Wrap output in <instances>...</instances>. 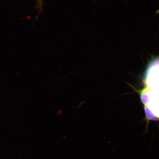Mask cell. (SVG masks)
<instances>
[{
  "label": "cell",
  "instance_id": "cell-1",
  "mask_svg": "<svg viewBox=\"0 0 159 159\" xmlns=\"http://www.w3.org/2000/svg\"><path fill=\"white\" fill-rule=\"evenodd\" d=\"M159 13V9L156 11V14H157Z\"/></svg>",
  "mask_w": 159,
  "mask_h": 159
}]
</instances>
